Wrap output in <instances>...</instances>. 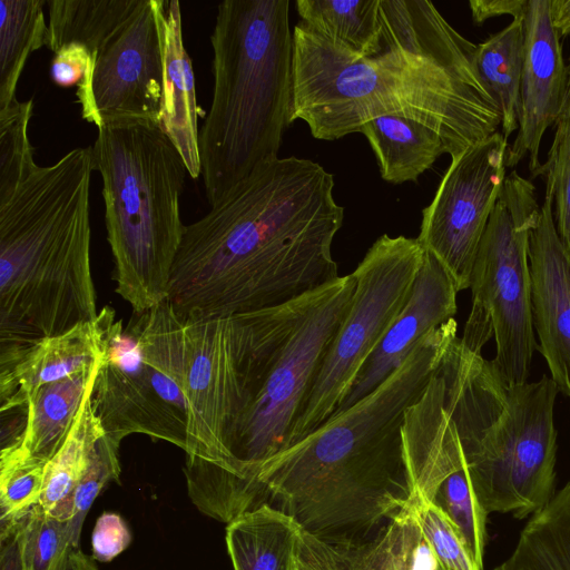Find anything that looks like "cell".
Here are the masks:
<instances>
[{
	"instance_id": "obj_11",
	"label": "cell",
	"mask_w": 570,
	"mask_h": 570,
	"mask_svg": "<svg viewBox=\"0 0 570 570\" xmlns=\"http://www.w3.org/2000/svg\"><path fill=\"white\" fill-rule=\"evenodd\" d=\"M252 313L183 322L188 407L185 456L215 470L228 468V441L245 404Z\"/></svg>"
},
{
	"instance_id": "obj_25",
	"label": "cell",
	"mask_w": 570,
	"mask_h": 570,
	"mask_svg": "<svg viewBox=\"0 0 570 570\" xmlns=\"http://www.w3.org/2000/svg\"><path fill=\"white\" fill-rule=\"evenodd\" d=\"M141 0H48L46 47L53 53L77 42L92 58L137 11Z\"/></svg>"
},
{
	"instance_id": "obj_5",
	"label": "cell",
	"mask_w": 570,
	"mask_h": 570,
	"mask_svg": "<svg viewBox=\"0 0 570 570\" xmlns=\"http://www.w3.org/2000/svg\"><path fill=\"white\" fill-rule=\"evenodd\" d=\"M91 148L102 180L116 292L134 312H145L168 298L185 229L180 197L188 171L155 122L102 126Z\"/></svg>"
},
{
	"instance_id": "obj_31",
	"label": "cell",
	"mask_w": 570,
	"mask_h": 570,
	"mask_svg": "<svg viewBox=\"0 0 570 570\" xmlns=\"http://www.w3.org/2000/svg\"><path fill=\"white\" fill-rule=\"evenodd\" d=\"M47 462L37 460L18 444L1 448L0 520L14 522L39 504Z\"/></svg>"
},
{
	"instance_id": "obj_40",
	"label": "cell",
	"mask_w": 570,
	"mask_h": 570,
	"mask_svg": "<svg viewBox=\"0 0 570 570\" xmlns=\"http://www.w3.org/2000/svg\"><path fill=\"white\" fill-rule=\"evenodd\" d=\"M0 570H29L24 551L22 518L8 524H1Z\"/></svg>"
},
{
	"instance_id": "obj_12",
	"label": "cell",
	"mask_w": 570,
	"mask_h": 570,
	"mask_svg": "<svg viewBox=\"0 0 570 570\" xmlns=\"http://www.w3.org/2000/svg\"><path fill=\"white\" fill-rule=\"evenodd\" d=\"M510 145L498 131L451 158L434 198L422 210L417 240L470 288L476 252L502 189Z\"/></svg>"
},
{
	"instance_id": "obj_45",
	"label": "cell",
	"mask_w": 570,
	"mask_h": 570,
	"mask_svg": "<svg viewBox=\"0 0 570 570\" xmlns=\"http://www.w3.org/2000/svg\"><path fill=\"white\" fill-rule=\"evenodd\" d=\"M434 570H444L439 563H436V567Z\"/></svg>"
},
{
	"instance_id": "obj_34",
	"label": "cell",
	"mask_w": 570,
	"mask_h": 570,
	"mask_svg": "<svg viewBox=\"0 0 570 570\" xmlns=\"http://www.w3.org/2000/svg\"><path fill=\"white\" fill-rule=\"evenodd\" d=\"M120 443L109 434L98 441L90 468L73 492L69 528L71 546L75 548L80 547L83 522L97 497L110 482L119 483Z\"/></svg>"
},
{
	"instance_id": "obj_3",
	"label": "cell",
	"mask_w": 570,
	"mask_h": 570,
	"mask_svg": "<svg viewBox=\"0 0 570 570\" xmlns=\"http://www.w3.org/2000/svg\"><path fill=\"white\" fill-rule=\"evenodd\" d=\"M293 41L292 121H305L316 139L336 140L396 115L433 129L454 158L501 128L500 109L479 73L393 45L360 57L303 21Z\"/></svg>"
},
{
	"instance_id": "obj_8",
	"label": "cell",
	"mask_w": 570,
	"mask_h": 570,
	"mask_svg": "<svg viewBox=\"0 0 570 570\" xmlns=\"http://www.w3.org/2000/svg\"><path fill=\"white\" fill-rule=\"evenodd\" d=\"M540 208L532 181L517 170L509 173L471 274L472 308L461 340L481 353L494 336L492 363L510 385L528 382L537 348L529 242Z\"/></svg>"
},
{
	"instance_id": "obj_1",
	"label": "cell",
	"mask_w": 570,
	"mask_h": 570,
	"mask_svg": "<svg viewBox=\"0 0 570 570\" xmlns=\"http://www.w3.org/2000/svg\"><path fill=\"white\" fill-rule=\"evenodd\" d=\"M334 185L320 164L278 157L185 225L167 298L181 322L276 307L340 277Z\"/></svg>"
},
{
	"instance_id": "obj_2",
	"label": "cell",
	"mask_w": 570,
	"mask_h": 570,
	"mask_svg": "<svg viewBox=\"0 0 570 570\" xmlns=\"http://www.w3.org/2000/svg\"><path fill=\"white\" fill-rule=\"evenodd\" d=\"M92 148L39 166L0 194V365L95 321L90 266Z\"/></svg>"
},
{
	"instance_id": "obj_43",
	"label": "cell",
	"mask_w": 570,
	"mask_h": 570,
	"mask_svg": "<svg viewBox=\"0 0 570 570\" xmlns=\"http://www.w3.org/2000/svg\"><path fill=\"white\" fill-rule=\"evenodd\" d=\"M550 16L560 38L570 35V0H550Z\"/></svg>"
},
{
	"instance_id": "obj_6",
	"label": "cell",
	"mask_w": 570,
	"mask_h": 570,
	"mask_svg": "<svg viewBox=\"0 0 570 570\" xmlns=\"http://www.w3.org/2000/svg\"><path fill=\"white\" fill-rule=\"evenodd\" d=\"M352 274L283 305L253 312L244 407L220 473L258 484V466L286 449L291 430L348 313Z\"/></svg>"
},
{
	"instance_id": "obj_21",
	"label": "cell",
	"mask_w": 570,
	"mask_h": 570,
	"mask_svg": "<svg viewBox=\"0 0 570 570\" xmlns=\"http://www.w3.org/2000/svg\"><path fill=\"white\" fill-rule=\"evenodd\" d=\"M299 530L292 517L267 502L239 514L225 528L233 569L295 570Z\"/></svg>"
},
{
	"instance_id": "obj_24",
	"label": "cell",
	"mask_w": 570,
	"mask_h": 570,
	"mask_svg": "<svg viewBox=\"0 0 570 570\" xmlns=\"http://www.w3.org/2000/svg\"><path fill=\"white\" fill-rule=\"evenodd\" d=\"M333 548L343 570H434L438 563L406 508L365 540Z\"/></svg>"
},
{
	"instance_id": "obj_15",
	"label": "cell",
	"mask_w": 570,
	"mask_h": 570,
	"mask_svg": "<svg viewBox=\"0 0 570 570\" xmlns=\"http://www.w3.org/2000/svg\"><path fill=\"white\" fill-rule=\"evenodd\" d=\"M529 262L537 347L570 400V249L558 234L548 191L530 234Z\"/></svg>"
},
{
	"instance_id": "obj_17",
	"label": "cell",
	"mask_w": 570,
	"mask_h": 570,
	"mask_svg": "<svg viewBox=\"0 0 570 570\" xmlns=\"http://www.w3.org/2000/svg\"><path fill=\"white\" fill-rule=\"evenodd\" d=\"M116 321L105 306L95 321L42 338L11 362L0 365L1 413L19 411L39 386L92 367L105 358L108 335Z\"/></svg>"
},
{
	"instance_id": "obj_44",
	"label": "cell",
	"mask_w": 570,
	"mask_h": 570,
	"mask_svg": "<svg viewBox=\"0 0 570 570\" xmlns=\"http://www.w3.org/2000/svg\"><path fill=\"white\" fill-rule=\"evenodd\" d=\"M570 119V59L567 63V85L563 98V105L558 120ZM557 120V121H558Z\"/></svg>"
},
{
	"instance_id": "obj_30",
	"label": "cell",
	"mask_w": 570,
	"mask_h": 570,
	"mask_svg": "<svg viewBox=\"0 0 570 570\" xmlns=\"http://www.w3.org/2000/svg\"><path fill=\"white\" fill-rule=\"evenodd\" d=\"M442 510L460 533L476 566L483 570L488 512L479 502L468 469L450 475L429 501Z\"/></svg>"
},
{
	"instance_id": "obj_9",
	"label": "cell",
	"mask_w": 570,
	"mask_h": 570,
	"mask_svg": "<svg viewBox=\"0 0 570 570\" xmlns=\"http://www.w3.org/2000/svg\"><path fill=\"white\" fill-rule=\"evenodd\" d=\"M424 258L416 238L379 237L352 273L355 291L314 384L291 430L287 448L328 421L362 367L407 303Z\"/></svg>"
},
{
	"instance_id": "obj_20",
	"label": "cell",
	"mask_w": 570,
	"mask_h": 570,
	"mask_svg": "<svg viewBox=\"0 0 570 570\" xmlns=\"http://www.w3.org/2000/svg\"><path fill=\"white\" fill-rule=\"evenodd\" d=\"M104 360L31 392L23 407L17 411L24 415V424L22 433L12 444H18L37 460L48 462L66 440L86 391L98 375Z\"/></svg>"
},
{
	"instance_id": "obj_22",
	"label": "cell",
	"mask_w": 570,
	"mask_h": 570,
	"mask_svg": "<svg viewBox=\"0 0 570 570\" xmlns=\"http://www.w3.org/2000/svg\"><path fill=\"white\" fill-rule=\"evenodd\" d=\"M379 164L381 177L391 184L415 181L448 148L428 126L396 115L374 118L362 126Z\"/></svg>"
},
{
	"instance_id": "obj_39",
	"label": "cell",
	"mask_w": 570,
	"mask_h": 570,
	"mask_svg": "<svg viewBox=\"0 0 570 570\" xmlns=\"http://www.w3.org/2000/svg\"><path fill=\"white\" fill-rule=\"evenodd\" d=\"M295 570H343L337 551L301 528L295 554Z\"/></svg>"
},
{
	"instance_id": "obj_42",
	"label": "cell",
	"mask_w": 570,
	"mask_h": 570,
	"mask_svg": "<svg viewBox=\"0 0 570 570\" xmlns=\"http://www.w3.org/2000/svg\"><path fill=\"white\" fill-rule=\"evenodd\" d=\"M56 570H99V568L92 556L86 554L80 547H70Z\"/></svg>"
},
{
	"instance_id": "obj_13",
	"label": "cell",
	"mask_w": 570,
	"mask_h": 570,
	"mask_svg": "<svg viewBox=\"0 0 570 570\" xmlns=\"http://www.w3.org/2000/svg\"><path fill=\"white\" fill-rule=\"evenodd\" d=\"M158 2L141 0L77 86L81 116L97 128L126 121L160 126L164 61Z\"/></svg>"
},
{
	"instance_id": "obj_35",
	"label": "cell",
	"mask_w": 570,
	"mask_h": 570,
	"mask_svg": "<svg viewBox=\"0 0 570 570\" xmlns=\"http://www.w3.org/2000/svg\"><path fill=\"white\" fill-rule=\"evenodd\" d=\"M22 521L29 570H56L72 547L69 520L55 517L37 504Z\"/></svg>"
},
{
	"instance_id": "obj_29",
	"label": "cell",
	"mask_w": 570,
	"mask_h": 570,
	"mask_svg": "<svg viewBox=\"0 0 570 570\" xmlns=\"http://www.w3.org/2000/svg\"><path fill=\"white\" fill-rule=\"evenodd\" d=\"M45 0H0V110L16 99L32 52L46 46Z\"/></svg>"
},
{
	"instance_id": "obj_36",
	"label": "cell",
	"mask_w": 570,
	"mask_h": 570,
	"mask_svg": "<svg viewBox=\"0 0 570 570\" xmlns=\"http://www.w3.org/2000/svg\"><path fill=\"white\" fill-rule=\"evenodd\" d=\"M554 126L547 161L541 165L538 175L546 176V191L552 196L556 227L570 249V119L558 120Z\"/></svg>"
},
{
	"instance_id": "obj_27",
	"label": "cell",
	"mask_w": 570,
	"mask_h": 570,
	"mask_svg": "<svg viewBox=\"0 0 570 570\" xmlns=\"http://www.w3.org/2000/svg\"><path fill=\"white\" fill-rule=\"evenodd\" d=\"M523 18L476 45L474 65L501 112V134L508 139L519 128L523 60Z\"/></svg>"
},
{
	"instance_id": "obj_41",
	"label": "cell",
	"mask_w": 570,
	"mask_h": 570,
	"mask_svg": "<svg viewBox=\"0 0 570 570\" xmlns=\"http://www.w3.org/2000/svg\"><path fill=\"white\" fill-rule=\"evenodd\" d=\"M528 0H471L469 2L472 19L482 24L488 19L504 14L513 19L523 18Z\"/></svg>"
},
{
	"instance_id": "obj_32",
	"label": "cell",
	"mask_w": 570,
	"mask_h": 570,
	"mask_svg": "<svg viewBox=\"0 0 570 570\" xmlns=\"http://www.w3.org/2000/svg\"><path fill=\"white\" fill-rule=\"evenodd\" d=\"M32 114V99H16L0 110V194L14 187L37 166L29 139Z\"/></svg>"
},
{
	"instance_id": "obj_28",
	"label": "cell",
	"mask_w": 570,
	"mask_h": 570,
	"mask_svg": "<svg viewBox=\"0 0 570 570\" xmlns=\"http://www.w3.org/2000/svg\"><path fill=\"white\" fill-rule=\"evenodd\" d=\"M302 21L360 57L382 51L380 0H297Z\"/></svg>"
},
{
	"instance_id": "obj_7",
	"label": "cell",
	"mask_w": 570,
	"mask_h": 570,
	"mask_svg": "<svg viewBox=\"0 0 570 570\" xmlns=\"http://www.w3.org/2000/svg\"><path fill=\"white\" fill-rule=\"evenodd\" d=\"M184 324L168 299L134 312L124 328L110 327L92 406L106 432L119 441L145 434L181 450L187 445Z\"/></svg>"
},
{
	"instance_id": "obj_37",
	"label": "cell",
	"mask_w": 570,
	"mask_h": 570,
	"mask_svg": "<svg viewBox=\"0 0 570 570\" xmlns=\"http://www.w3.org/2000/svg\"><path fill=\"white\" fill-rule=\"evenodd\" d=\"M131 542V532L126 521L115 512H104L96 521L92 535V557L97 561L109 562Z\"/></svg>"
},
{
	"instance_id": "obj_10",
	"label": "cell",
	"mask_w": 570,
	"mask_h": 570,
	"mask_svg": "<svg viewBox=\"0 0 570 570\" xmlns=\"http://www.w3.org/2000/svg\"><path fill=\"white\" fill-rule=\"evenodd\" d=\"M558 393L546 374L534 382L508 384L507 405L468 464L488 513H512L521 520L556 494Z\"/></svg>"
},
{
	"instance_id": "obj_16",
	"label": "cell",
	"mask_w": 570,
	"mask_h": 570,
	"mask_svg": "<svg viewBox=\"0 0 570 570\" xmlns=\"http://www.w3.org/2000/svg\"><path fill=\"white\" fill-rule=\"evenodd\" d=\"M459 291L445 267L424 249L411 296L386 335L362 367L336 415L366 396L397 370L419 342L453 318Z\"/></svg>"
},
{
	"instance_id": "obj_33",
	"label": "cell",
	"mask_w": 570,
	"mask_h": 570,
	"mask_svg": "<svg viewBox=\"0 0 570 570\" xmlns=\"http://www.w3.org/2000/svg\"><path fill=\"white\" fill-rule=\"evenodd\" d=\"M406 509L416 521L436 562L444 570H481L473 561L454 524L433 503L411 497Z\"/></svg>"
},
{
	"instance_id": "obj_18",
	"label": "cell",
	"mask_w": 570,
	"mask_h": 570,
	"mask_svg": "<svg viewBox=\"0 0 570 570\" xmlns=\"http://www.w3.org/2000/svg\"><path fill=\"white\" fill-rule=\"evenodd\" d=\"M163 40L164 101L160 127L184 159L188 175H202L198 118L203 111L197 102L190 57L184 46L180 3L158 2Z\"/></svg>"
},
{
	"instance_id": "obj_26",
	"label": "cell",
	"mask_w": 570,
	"mask_h": 570,
	"mask_svg": "<svg viewBox=\"0 0 570 570\" xmlns=\"http://www.w3.org/2000/svg\"><path fill=\"white\" fill-rule=\"evenodd\" d=\"M493 570H570V482L530 517L511 554Z\"/></svg>"
},
{
	"instance_id": "obj_38",
	"label": "cell",
	"mask_w": 570,
	"mask_h": 570,
	"mask_svg": "<svg viewBox=\"0 0 570 570\" xmlns=\"http://www.w3.org/2000/svg\"><path fill=\"white\" fill-rule=\"evenodd\" d=\"M50 65L51 80L60 87L78 86L92 62L89 49L80 43L71 42L53 53Z\"/></svg>"
},
{
	"instance_id": "obj_23",
	"label": "cell",
	"mask_w": 570,
	"mask_h": 570,
	"mask_svg": "<svg viewBox=\"0 0 570 570\" xmlns=\"http://www.w3.org/2000/svg\"><path fill=\"white\" fill-rule=\"evenodd\" d=\"M96 377L86 391L66 440L45 468L39 505L67 520H70L73 492L90 468L98 441L106 434L92 406Z\"/></svg>"
},
{
	"instance_id": "obj_14",
	"label": "cell",
	"mask_w": 570,
	"mask_h": 570,
	"mask_svg": "<svg viewBox=\"0 0 570 570\" xmlns=\"http://www.w3.org/2000/svg\"><path fill=\"white\" fill-rule=\"evenodd\" d=\"M523 27L519 128L507 164L512 168L528 157L529 169L537 176L542 137L557 122L562 109L567 63L561 38L551 22L550 0H528Z\"/></svg>"
},
{
	"instance_id": "obj_4",
	"label": "cell",
	"mask_w": 570,
	"mask_h": 570,
	"mask_svg": "<svg viewBox=\"0 0 570 570\" xmlns=\"http://www.w3.org/2000/svg\"><path fill=\"white\" fill-rule=\"evenodd\" d=\"M213 48L214 88L199 131L209 207L278 158L292 121L294 41L288 0H225Z\"/></svg>"
},
{
	"instance_id": "obj_19",
	"label": "cell",
	"mask_w": 570,
	"mask_h": 570,
	"mask_svg": "<svg viewBox=\"0 0 570 570\" xmlns=\"http://www.w3.org/2000/svg\"><path fill=\"white\" fill-rule=\"evenodd\" d=\"M382 45L401 47L451 69L478 73L476 45L461 36L425 0H380Z\"/></svg>"
}]
</instances>
